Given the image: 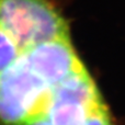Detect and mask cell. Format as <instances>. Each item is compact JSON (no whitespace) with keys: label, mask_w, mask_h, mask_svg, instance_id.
I'll return each instance as SVG.
<instances>
[{"label":"cell","mask_w":125,"mask_h":125,"mask_svg":"<svg viewBox=\"0 0 125 125\" xmlns=\"http://www.w3.org/2000/svg\"><path fill=\"white\" fill-rule=\"evenodd\" d=\"M23 125H52V123L50 122V120L47 119L46 115H42V116L35 117V119L26 122V123Z\"/></svg>","instance_id":"7"},{"label":"cell","mask_w":125,"mask_h":125,"mask_svg":"<svg viewBox=\"0 0 125 125\" xmlns=\"http://www.w3.org/2000/svg\"><path fill=\"white\" fill-rule=\"evenodd\" d=\"M52 95L53 88L31 68L22 52L0 73V124L23 125L46 115Z\"/></svg>","instance_id":"1"},{"label":"cell","mask_w":125,"mask_h":125,"mask_svg":"<svg viewBox=\"0 0 125 125\" xmlns=\"http://www.w3.org/2000/svg\"><path fill=\"white\" fill-rule=\"evenodd\" d=\"M0 28L22 52L46 41L69 37L66 20L50 0H0Z\"/></svg>","instance_id":"2"},{"label":"cell","mask_w":125,"mask_h":125,"mask_svg":"<svg viewBox=\"0 0 125 125\" xmlns=\"http://www.w3.org/2000/svg\"><path fill=\"white\" fill-rule=\"evenodd\" d=\"M23 54L31 68L52 88L86 68L69 37L40 43L24 51Z\"/></svg>","instance_id":"3"},{"label":"cell","mask_w":125,"mask_h":125,"mask_svg":"<svg viewBox=\"0 0 125 125\" xmlns=\"http://www.w3.org/2000/svg\"><path fill=\"white\" fill-rule=\"evenodd\" d=\"M95 108H90L75 100L52 95L46 116L52 125H84L89 113Z\"/></svg>","instance_id":"4"},{"label":"cell","mask_w":125,"mask_h":125,"mask_svg":"<svg viewBox=\"0 0 125 125\" xmlns=\"http://www.w3.org/2000/svg\"><path fill=\"white\" fill-rule=\"evenodd\" d=\"M84 125H114L105 103L99 105L89 113Z\"/></svg>","instance_id":"6"},{"label":"cell","mask_w":125,"mask_h":125,"mask_svg":"<svg viewBox=\"0 0 125 125\" xmlns=\"http://www.w3.org/2000/svg\"><path fill=\"white\" fill-rule=\"evenodd\" d=\"M21 53V48L13 37L0 28V73L17 61Z\"/></svg>","instance_id":"5"}]
</instances>
